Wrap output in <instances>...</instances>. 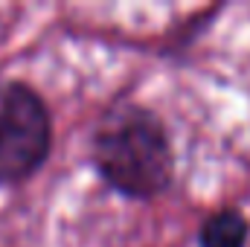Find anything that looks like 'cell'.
Returning <instances> with one entry per match:
<instances>
[{"label": "cell", "instance_id": "7a4b0ae2", "mask_svg": "<svg viewBox=\"0 0 250 247\" xmlns=\"http://www.w3.org/2000/svg\"><path fill=\"white\" fill-rule=\"evenodd\" d=\"M50 148L44 102L18 82H0V178L18 181L38 169Z\"/></svg>", "mask_w": 250, "mask_h": 247}, {"label": "cell", "instance_id": "3957f363", "mask_svg": "<svg viewBox=\"0 0 250 247\" xmlns=\"http://www.w3.org/2000/svg\"><path fill=\"white\" fill-rule=\"evenodd\" d=\"M245 239H248V221L233 209L212 215L201 230V247H245Z\"/></svg>", "mask_w": 250, "mask_h": 247}, {"label": "cell", "instance_id": "6da1fadb", "mask_svg": "<svg viewBox=\"0 0 250 247\" xmlns=\"http://www.w3.org/2000/svg\"><path fill=\"white\" fill-rule=\"evenodd\" d=\"M96 163L105 181L131 198H151L172 181L166 131L140 108H123L105 117L96 134Z\"/></svg>", "mask_w": 250, "mask_h": 247}]
</instances>
